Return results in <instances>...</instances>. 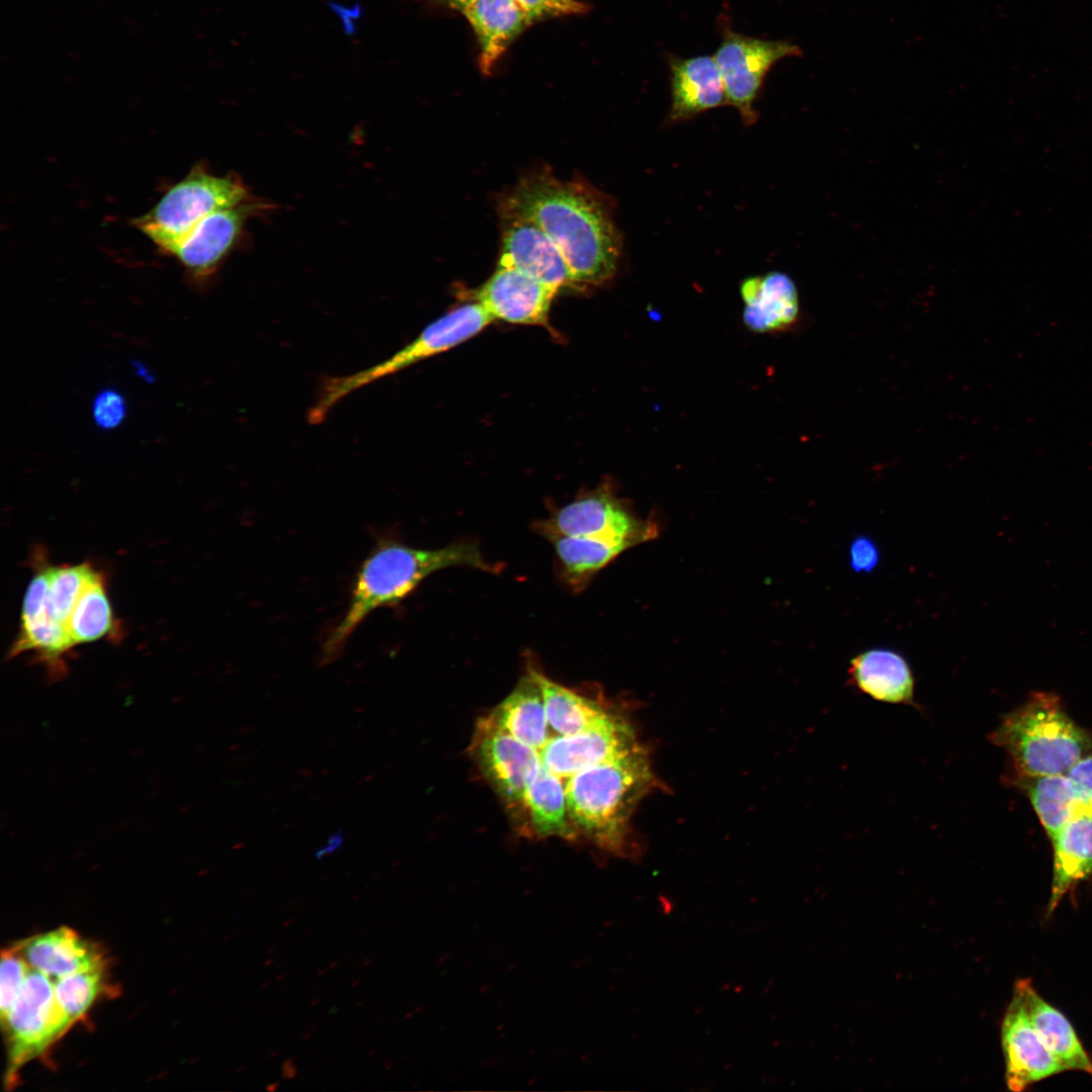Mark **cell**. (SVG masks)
<instances>
[{
  "label": "cell",
  "mask_w": 1092,
  "mask_h": 1092,
  "mask_svg": "<svg viewBox=\"0 0 1092 1092\" xmlns=\"http://www.w3.org/2000/svg\"><path fill=\"white\" fill-rule=\"evenodd\" d=\"M31 967L13 945L1 952L0 1015L3 1022L16 1001Z\"/></svg>",
  "instance_id": "1f68e13d"
},
{
  "label": "cell",
  "mask_w": 1092,
  "mask_h": 1092,
  "mask_svg": "<svg viewBox=\"0 0 1092 1092\" xmlns=\"http://www.w3.org/2000/svg\"><path fill=\"white\" fill-rule=\"evenodd\" d=\"M106 966L71 974L54 981L56 999L72 1024L81 1020L108 988Z\"/></svg>",
  "instance_id": "4dcf8cb0"
},
{
  "label": "cell",
  "mask_w": 1092,
  "mask_h": 1092,
  "mask_svg": "<svg viewBox=\"0 0 1092 1092\" xmlns=\"http://www.w3.org/2000/svg\"><path fill=\"white\" fill-rule=\"evenodd\" d=\"M502 211L535 221L561 252L575 283L601 285L616 274L621 236L612 203L593 187L534 174L514 188Z\"/></svg>",
  "instance_id": "6da1fadb"
},
{
  "label": "cell",
  "mask_w": 1092,
  "mask_h": 1092,
  "mask_svg": "<svg viewBox=\"0 0 1092 1092\" xmlns=\"http://www.w3.org/2000/svg\"><path fill=\"white\" fill-rule=\"evenodd\" d=\"M270 983H271L270 981H268V982H265V983H264V984L262 985V987H263V988H265L266 986H269V985H270Z\"/></svg>",
  "instance_id": "f907efd6"
},
{
  "label": "cell",
  "mask_w": 1092,
  "mask_h": 1092,
  "mask_svg": "<svg viewBox=\"0 0 1092 1092\" xmlns=\"http://www.w3.org/2000/svg\"><path fill=\"white\" fill-rule=\"evenodd\" d=\"M371 963H372V959H371V958H368L367 960H365V961H364V966H368V965H370Z\"/></svg>",
  "instance_id": "f6af8a7d"
},
{
  "label": "cell",
  "mask_w": 1092,
  "mask_h": 1092,
  "mask_svg": "<svg viewBox=\"0 0 1092 1092\" xmlns=\"http://www.w3.org/2000/svg\"><path fill=\"white\" fill-rule=\"evenodd\" d=\"M1007 780L1026 795L1051 841L1066 823L1081 815L1076 791L1066 774Z\"/></svg>",
  "instance_id": "4316f807"
},
{
  "label": "cell",
  "mask_w": 1092,
  "mask_h": 1092,
  "mask_svg": "<svg viewBox=\"0 0 1092 1092\" xmlns=\"http://www.w3.org/2000/svg\"><path fill=\"white\" fill-rule=\"evenodd\" d=\"M537 674L548 725L559 736L586 731L610 714L600 702L557 684L538 670Z\"/></svg>",
  "instance_id": "83f0119b"
},
{
  "label": "cell",
  "mask_w": 1092,
  "mask_h": 1092,
  "mask_svg": "<svg viewBox=\"0 0 1092 1092\" xmlns=\"http://www.w3.org/2000/svg\"><path fill=\"white\" fill-rule=\"evenodd\" d=\"M279 1086H280V1083H279V1082H276V1083H271V1084H269V1085H267V1086H266V1090H267V1091H270V1092H273V1091H276V1090H278Z\"/></svg>",
  "instance_id": "ab89813d"
},
{
  "label": "cell",
  "mask_w": 1092,
  "mask_h": 1092,
  "mask_svg": "<svg viewBox=\"0 0 1092 1092\" xmlns=\"http://www.w3.org/2000/svg\"><path fill=\"white\" fill-rule=\"evenodd\" d=\"M375 1053H376V1051H371V1052L369 1053V1056H370V1057H371V1056H374V1055H375Z\"/></svg>",
  "instance_id": "816d5d0a"
},
{
  "label": "cell",
  "mask_w": 1092,
  "mask_h": 1092,
  "mask_svg": "<svg viewBox=\"0 0 1092 1092\" xmlns=\"http://www.w3.org/2000/svg\"><path fill=\"white\" fill-rule=\"evenodd\" d=\"M345 841V836L340 829L331 833L325 845L318 847L315 851V857L321 859L331 853L335 852Z\"/></svg>",
  "instance_id": "8d00e7d4"
},
{
  "label": "cell",
  "mask_w": 1092,
  "mask_h": 1092,
  "mask_svg": "<svg viewBox=\"0 0 1092 1092\" xmlns=\"http://www.w3.org/2000/svg\"><path fill=\"white\" fill-rule=\"evenodd\" d=\"M274 962H275V959H274V958H270V959H268V960H266V961H265V964H264V966H270V965H271V964H273Z\"/></svg>",
  "instance_id": "b9f144b4"
},
{
  "label": "cell",
  "mask_w": 1092,
  "mask_h": 1092,
  "mask_svg": "<svg viewBox=\"0 0 1092 1092\" xmlns=\"http://www.w3.org/2000/svg\"><path fill=\"white\" fill-rule=\"evenodd\" d=\"M261 208L260 203L245 200L217 209L202 218L167 253L174 256L193 279L206 280L233 249L247 219Z\"/></svg>",
  "instance_id": "7c38bea8"
},
{
  "label": "cell",
  "mask_w": 1092,
  "mask_h": 1092,
  "mask_svg": "<svg viewBox=\"0 0 1092 1092\" xmlns=\"http://www.w3.org/2000/svg\"><path fill=\"white\" fill-rule=\"evenodd\" d=\"M247 198L248 191L239 178L215 176L195 167L133 224L167 253L206 215Z\"/></svg>",
  "instance_id": "8992f818"
},
{
  "label": "cell",
  "mask_w": 1092,
  "mask_h": 1092,
  "mask_svg": "<svg viewBox=\"0 0 1092 1092\" xmlns=\"http://www.w3.org/2000/svg\"><path fill=\"white\" fill-rule=\"evenodd\" d=\"M99 574L89 563L48 566L47 609L50 616L67 627L83 590Z\"/></svg>",
  "instance_id": "f546056e"
},
{
  "label": "cell",
  "mask_w": 1092,
  "mask_h": 1092,
  "mask_svg": "<svg viewBox=\"0 0 1092 1092\" xmlns=\"http://www.w3.org/2000/svg\"><path fill=\"white\" fill-rule=\"evenodd\" d=\"M1054 851L1050 915L1064 896L1092 876V817L1070 820L1051 841Z\"/></svg>",
  "instance_id": "cb8c5ba5"
},
{
  "label": "cell",
  "mask_w": 1092,
  "mask_h": 1092,
  "mask_svg": "<svg viewBox=\"0 0 1092 1092\" xmlns=\"http://www.w3.org/2000/svg\"><path fill=\"white\" fill-rule=\"evenodd\" d=\"M549 541L555 549L559 577L573 592L581 590L599 570L636 544L618 537L558 536Z\"/></svg>",
  "instance_id": "d4e9b609"
},
{
  "label": "cell",
  "mask_w": 1092,
  "mask_h": 1092,
  "mask_svg": "<svg viewBox=\"0 0 1092 1092\" xmlns=\"http://www.w3.org/2000/svg\"><path fill=\"white\" fill-rule=\"evenodd\" d=\"M1014 990L1021 996L1040 1039L1065 1070L1085 1072L1092 1077V1060L1067 1017L1041 998L1030 980H1018Z\"/></svg>",
  "instance_id": "44dd1931"
},
{
  "label": "cell",
  "mask_w": 1092,
  "mask_h": 1092,
  "mask_svg": "<svg viewBox=\"0 0 1092 1092\" xmlns=\"http://www.w3.org/2000/svg\"><path fill=\"white\" fill-rule=\"evenodd\" d=\"M638 744L632 727L610 713L595 727L568 736L550 738L539 751L542 763L561 779L610 761Z\"/></svg>",
  "instance_id": "8fae6325"
},
{
  "label": "cell",
  "mask_w": 1092,
  "mask_h": 1092,
  "mask_svg": "<svg viewBox=\"0 0 1092 1092\" xmlns=\"http://www.w3.org/2000/svg\"><path fill=\"white\" fill-rule=\"evenodd\" d=\"M558 290L514 267L496 265L475 299L493 320L545 325Z\"/></svg>",
  "instance_id": "9a60e30c"
},
{
  "label": "cell",
  "mask_w": 1092,
  "mask_h": 1092,
  "mask_svg": "<svg viewBox=\"0 0 1092 1092\" xmlns=\"http://www.w3.org/2000/svg\"><path fill=\"white\" fill-rule=\"evenodd\" d=\"M489 716L516 739L540 751L550 738L537 670L530 669Z\"/></svg>",
  "instance_id": "603a6c76"
},
{
  "label": "cell",
  "mask_w": 1092,
  "mask_h": 1092,
  "mask_svg": "<svg viewBox=\"0 0 1092 1092\" xmlns=\"http://www.w3.org/2000/svg\"><path fill=\"white\" fill-rule=\"evenodd\" d=\"M338 965H339V962H338V961H334V962H332V963H331V964L329 965L328 969H334V968H336V967H337Z\"/></svg>",
  "instance_id": "7bdbcfd3"
},
{
  "label": "cell",
  "mask_w": 1092,
  "mask_h": 1092,
  "mask_svg": "<svg viewBox=\"0 0 1092 1092\" xmlns=\"http://www.w3.org/2000/svg\"><path fill=\"white\" fill-rule=\"evenodd\" d=\"M743 323L752 332L771 333L790 328L800 312L797 287L790 276L774 271L746 278L740 285Z\"/></svg>",
  "instance_id": "d6986e66"
},
{
  "label": "cell",
  "mask_w": 1092,
  "mask_h": 1092,
  "mask_svg": "<svg viewBox=\"0 0 1092 1092\" xmlns=\"http://www.w3.org/2000/svg\"><path fill=\"white\" fill-rule=\"evenodd\" d=\"M502 213V250L497 265L514 267L558 289L575 283L561 252L535 221L513 212Z\"/></svg>",
  "instance_id": "4fadbf2b"
},
{
  "label": "cell",
  "mask_w": 1092,
  "mask_h": 1092,
  "mask_svg": "<svg viewBox=\"0 0 1092 1092\" xmlns=\"http://www.w3.org/2000/svg\"><path fill=\"white\" fill-rule=\"evenodd\" d=\"M533 23L549 17L584 13L587 6L578 0H515Z\"/></svg>",
  "instance_id": "836d02e7"
},
{
  "label": "cell",
  "mask_w": 1092,
  "mask_h": 1092,
  "mask_svg": "<svg viewBox=\"0 0 1092 1092\" xmlns=\"http://www.w3.org/2000/svg\"><path fill=\"white\" fill-rule=\"evenodd\" d=\"M74 645L88 643L113 633L115 620L102 574L83 590L67 623Z\"/></svg>",
  "instance_id": "f1b7e54d"
},
{
  "label": "cell",
  "mask_w": 1092,
  "mask_h": 1092,
  "mask_svg": "<svg viewBox=\"0 0 1092 1092\" xmlns=\"http://www.w3.org/2000/svg\"><path fill=\"white\" fill-rule=\"evenodd\" d=\"M452 9L462 12L473 0H438Z\"/></svg>",
  "instance_id": "f35d334b"
},
{
  "label": "cell",
  "mask_w": 1092,
  "mask_h": 1092,
  "mask_svg": "<svg viewBox=\"0 0 1092 1092\" xmlns=\"http://www.w3.org/2000/svg\"><path fill=\"white\" fill-rule=\"evenodd\" d=\"M800 56L802 50L794 42L744 35L722 22L721 41L713 57L727 104L738 111L744 124L757 120L754 104L770 69L783 59Z\"/></svg>",
  "instance_id": "ba28073f"
},
{
  "label": "cell",
  "mask_w": 1092,
  "mask_h": 1092,
  "mask_svg": "<svg viewBox=\"0 0 1092 1092\" xmlns=\"http://www.w3.org/2000/svg\"><path fill=\"white\" fill-rule=\"evenodd\" d=\"M126 411L124 396L115 388H103L93 399L92 415L99 429H115L124 420Z\"/></svg>",
  "instance_id": "d6a6232c"
},
{
  "label": "cell",
  "mask_w": 1092,
  "mask_h": 1092,
  "mask_svg": "<svg viewBox=\"0 0 1092 1092\" xmlns=\"http://www.w3.org/2000/svg\"><path fill=\"white\" fill-rule=\"evenodd\" d=\"M326 971H327V969L320 970V972L317 973V976H322L323 974L326 973Z\"/></svg>",
  "instance_id": "681fc988"
},
{
  "label": "cell",
  "mask_w": 1092,
  "mask_h": 1092,
  "mask_svg": "<svg viewBox=\"0 0 1092 1092\" xmlns=\"http://www.w3.org/2000/svg\"><path fill=\"white\" fill-rule=\"evenodd\" d=\"M48 566L40 565L29 582L23 600L20 630L10 656L34 651L51 673H63L62 657L74 645L65 625L55 621L47 609Z\"/></svg>",
  "instance_id": "2e32d148"
},
{
  "label": "cell",
  "mask_w": 1092,
  "mask_h": 1092,
  "mask_svg": "<svg viewBox=\"0 0 1092 1092\" xmlns=\"http://www.w3.org/2000/svg\"><path fill=\"white\" fill-rule=\"evenodd\" d=\"M652 781L647 753L639 745L570 776L565 792L574 832L579 831L602 849L622 853L632 813Z\"/></svg>",
  "instance_id": "3957f363"
},
{
  "label": "cell",
  "mask_w": 1092,
  "mask_h": 1092,
  "mask_svg": "<svg viewBox=\"0 0 1092 1092\" xmlns=\"http://www.w3.org/2000/svg\"><path fill=\"white\" fill-rule=\"evenodd\" d=\"M470 751L506 807L518 816L525 813V793L541 761L539 751L509 734L489 715L477 721Z\"/></svg>",
  "instance_id": "9c48e42d"
},
{
  "label": "cell",
  "mask_w": 1092,
  "mask_h": 1092,
  "mask_svg": "<svg viewBox=\"0 0 1092 1092\" xmlns=\"http://www.w3.org/2000/svg\"><path fill=\"white\" fill-rule=\"evenodd\" d=\"M1076 791L1081 815L1092 817V753L1066 772Z\"/></svg>",
  "instance_id": "e575fe53"
},
{
  "label": "cell",
  "mask_w": 1092,
  "mask_h": 1092,
  "mask_svg": "<svg viewBox=\"0 0 1092 1092\" xmlns=\"http://www.w3.org/2000/svg\"><path fill=\"white\" fill-rule=\"evenodd\" d=\"M880 561V551L873 539L856 536L849 545V565L855 572H871Z\"/></svg>",
  "instance_id": "d590c367"
},
{
  "label": "cell",
  "mask_w": 1092,
  "mask_h": 1092,
  "mask_svg": "<svg viewBox=\"0 0 1092 1092\" xmlns=\"http://www.w3.org/2000/svg\"><path fill=\"white\" fill-rule=\"evenodd\" d=\"M452 566L473 567L490 573L502 570L500 564L484 558L475 542L462 541L439 549H421L394 537H379L358 567L346 611L325 638L320 664L336 660L351 635L373 612L398 605L426 577Z\"/></svg>",
  "instance_id": "7a4b0ae2"
},
{
  "label": "cell",
  "mask_w": 1092,
  "mask_h": 1092,
  "mask_svg": "<svg viewBox=\"0 0 1092 1092\" xmlns=\"http://www.w3.org/2000/svg\"><path fill=\"white\" fill-rule=\"evenodd\" d=\"M492 321L477 301L457 306L428 325L415 340L384 361L361 371L325 379L308 410V422L322 423L330 411L353 391L463 343Z\"/></svg>",
  "instance_id": "5b68a950"
},
{
  "label": "cell",
  "mask_w": 1092,
  "mask_h": 1092,
  "mask_svg": "<svg viewBox=\"0 0 1092 1092\" xmlns=\"http://www.w3.org/2000/svg\"><path fill=\"white\" fill-rule=\"evenodd\" d=\"M277 1055H278V1052H277V1051H275V1052H274V1053H273V1054L271 1055V1057H274V1056H277Z\"/></svg>",
  "instance_id": "f5cc1de1"
},
{
  "label": "cell",
  "mask_w": 1092,
  "mask_h": 1092,
  "mask_svg": "<svg viewBox=\"0 0 1092 1092\" xmlns=\"http://www.w3.org/2000/svg\"><path fill=\"white\" fill-rule=\"evenodd\" d=\"M670 122L692 118L727 104L720 71L713 56L668 57Z\"/></svg>",
  "instance_id": "e0dca14e"
},
{
  "label": "cell",
  "mask_w": 1092,
  "mask_h": 1092,
  "mask_svg": "<svg viewBox=\"0 0 1092 1092\" xmlns=\"http://www.w3.org/2000/svg\"><path fill=\"white\" fill-rule=\"evenodd\" d=\"M318 1002H320V999H314V1000H312V1001H311L310 1005H311V1006H314V1005H316V1004H317Z\"/></svg>",
  "instance_id": "c3c4849f"
},
{
  "label": "cell",
  "mask_w": 1092,
  "mask_h": 1092,
  "mask_svg": "<svg viewBox=\"0 0 1092 1092\" xmlns=\"http://www.w3.org/2000/svg\"><path fill=\"white\" fill-rule=\"evenodd\" d=\"M1010 762L1007 778L1064 775L1092 752L1091 734L1054 692L1033 691L989 734Z\"/></svg>",
  "instance_id": "277c9868"
},
{
  "label": "cell",
  "mask_w": 1092,
  "mask_h": 1092,
  "mask_svg": "<svg viewBox=\"0 0 1092 1092\" xmlns=\"http://www.w3.org/2000/svg\"><path fill=\"white\" fill-rule=\"evenodd\" d=\"M634 518L608 490L583 494L536 524V530L548 540L558 536L618 537L645 541L655 532Z\"/></svg>",
  "instance_id": "30bf717a"
},
{
  "label": "cell",
  "mask_w": 1092,
  "mask_h": 1092,
  "mask_svg": "<svg viewBox=\"0 0 1092 1092\" xmlns=\"http://www.w3.org/2000/svg\"><path fill=\"white\" fill-rule=\"evenodd\" d=\"M849 680L872 699L894 705H913L915 680L906 658L884 647L867 649L850 660Z\"/></svg>",
  "instance_id": "ffe728a7"
},
{
  "label": "cell",
  "mask_w": 1092,
  "mask_h": 1092,
  "mask_svg": "<svg viewBox=\"0 0 1092 1092\" xmlns=\"http://www.w3.org/2000/svg\"><path fill=\"white\" fill-rule=\"evenodd\" d=\"M1001 1040L1005 1079L1011 1091H1022L1035 1082L1065 1071L1040 1039L1021 996L1015 990L1003 1017Z\"/></svg>",
  "instance_id": "5bb4252c"
},
{
  "label": "cell",
  "mask_w": 1092,
  "mask_h": 1092,
  "mask_svg": "<svg viewBox=\"0 0 1092 1092\" xmlns=\"http://www.w3.org/2000/svg\"><path fill=\"white\" fill-rule=\"evenodd\" d=\"M285 977H286L285 974H280L279 976H277L276 980L280 981V980H283Z\"/></svg>",
  "instance_id": "bcb514c9"
},
{
  "label": "cell",
  "mask_w": 1092,
  "mask_h": 1092,
  "mask_svg": "<svg viewBox=\"0 0 1092 1092\" xmlns=\"http://www.w3.org/2000/svg\"><path fill=\"white\" fill-rule=\"evenodd\" d=\"M2 1025L8 1035L5 1085L9 1088L16 1083L19 1069L44 1053L73 1024L56 999L53 979L31 968Z\"/></svg>",
  "instance_id": "52a82bcc"
},
{
  "label": "cell",
  "mask_w": 1092,
  "mask_h": 1092,
  "mask_svg": "<svg viewBox=\"0 0 1092 1092\" xmlns=\"http://www.w3.org/2000/svg\"><path fill=\"white\" fill-rule=\"evenodd\" d=\"M292 921H293L292 919H288V920H286V921H285V923L283 924V926H284V927H287V926H289L290 924H292Z\"/></svg>",
  "instance_id": "ee69618b"
},
{
  "label": "cell",
  "mask_w": 1092,
  "mask_h": 1092,
  "mask_svg": "<svg viewBox=\"0 0 1092 1092\" xmlns=\"http://www.w3.org/2000/svg\"><path fill=\"white\" fill-rule=\"evenodd\" d=\"M480 47L479 66L490 73L511 42L532 24L515 0H473L462 12Z\"/></svg>",
  "instance_id": "7402d4cb"
},
{
  "label": "cell",
  "mask_w": 1092,
  "mask_h": 1092,
  "mask_svg": "<svg viewBox=\"0 0 1092 1092\" xmlns=\"http://www.w3.org/2000/svg\"><path fill=\"white\" fill-rule=\"evenodd\" d=\"M313 1032H314V1027L304 1034L303 1039H308L313 1034Z\"/></svg>",
  "instance_id": "60d3db41"
},
{
  "label": "cell",
  "mask_w": 1092,
  "mask_h": 1092,
  "mask_svg": "<svg viewBox=\"0 0 1092 1092\" xmlns=\"http://www.w3.org/2000/svg\"><path fill=\"white\" fill-rule=\"evenodd\" d=\"M360 982H361V980H360V979H357V980H355V981H354V982L352 983V986H353V987H355V986H357V985H358V984H359Z\"/></svg>",
  "instance_id": "7dc6e473"
},
{
  "label": "cell",
  "mask_w": 1092,
  "mask_h": 1092,
  "mask_svg": "<svg viewBox=\"0 0 1092 1092\" xmlns=\"http://www.w3.org/2000/svg\"><path fill=\"white\" fill-rule=\"evenodd\" d=\"M15 946L32 969L54 980L106 966L100 947L68 926L34 935Z\"/></svg>",
  "instance_id": "ac0fdd59"
},
{
  "label": "cell",
  "mask_w": 1092,
  "mask_h": 1092,
  "mask_svg": "<svg viewBox=\"0 0 1092 1092\" xmlns=\"http://www.w3.org/2000/svg\"><path fill=\"white\" fill-rule=\"evenodd\" d=\"M282 1078L285 1080L293 1079L298 1072L297 1067L294 1065L293 1059H287L282 1063Z\"/></svg>",
  "instance_id": "74e56055"
},
{
  "label": "cell",
  "mask_w": 1092,
  "mask_h": 1092,
  "mask_svg": "<svg viewBox=\"0 0 1092 1092\" xmlns=\"http://www.w3.org/2000/svg\"><path fill=\"white\" fill-rule=\"evenodd\" d=\"M525 814L532 832L538 837L571 838L565 784L540 761L525 793Z\"/></svg>",
  "instance_id": "484cf974"
}]
</instances>
